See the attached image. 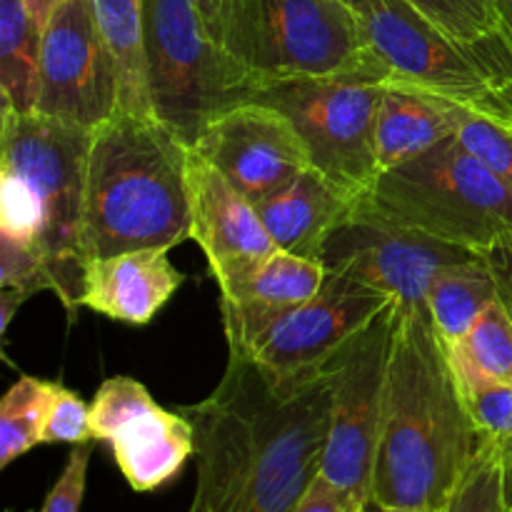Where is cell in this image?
I'll use <instances>...</instances> for the list:
<instances>
[{
  "label": "cell",
  "instance_id": "23",
  "mask_svg": "<svg viewBox=\"0 0 512 512\" xmlns=\"http://www.w3.org/2000/svg\"><path fill=\"white\" fill-rule=\"evenodd\" d=\"M40 35L25 0H0V110L33 113L40 88Z\"/></svg>",
  "mask_w": 512,
  "mask_h": 512
},
{
  "label": "cell",
  "instance_id": "36",
  "mask_svg": "<svg viewBox=\"0 0 512 512\" xmlns=\"http://www.w3.org/2000/svg\"><path fill=\"white\" fill-rule=\"evenodd\" d=\"M25 3H28L30 15H33V20L38 23V28L43 30L45 23H48L50 13H53L63 0H25Z\"/></svg>",
  "mask_w": 512,
  "mask_h": 512
},
{
  "label": "cell",
  "instance_id": "10",
  "mask_svg": "<svg viewBox=\"0 0 512 512\" xmlns=\"http://www.w3.org/2000/svg\"><path fill=\"white\" fill-rule=\"evenodd\" d=\"M398 300L355 335L335 363L333 413L320 475L353 498L358 508L373 503V475L383 425L385 380L393 345Z\"/></svg>",
  "mask_w": 512,
  "mask_h": 512
},
{
  "label": "cell",
  "instance_id": "11",
  "mask_svg": "<svg viewBox=\"0 0 512 512\" xmlns=\"http://www.w3.org/2000/svg\"><path fill=\"white\" fill-rule=\"evenodd\" d=\"M390 303L395 300L380 290L328 273L313 298L270 325L243 355L273 388H300L328 373L355 335Z\"/></svg>",
  "mask_w": 512,
  "mask_h": 512
},
{
  "label": "cell",
  "instance_id": "35",
  "mask_svg": "<svg viewBox=\"0 0 512 512\" xmlns=\"http://www.w3.org/2000/svg\"><path fill=\"white\" fill-rule=\"evenodd\" d=\"M495 443V440H493ZM500 450V468H503V498L505 508H512V438L498 443Z\"/></svg>",
  "mask_w": 512,
  "mask_h": 512
},
{
  "label": "cell",
  "instance_id": "29",
  "mask_svg": "<svg viewBox=\"0 0 512 512\" xmlns=\"http://www.w3.org/2000/svg\"><path fill=\"white\" fill-rule=\"evenodd\" d=\"M460 393L480 438L495 443L512 438V383L473 385Z\"/></svg>",
  "mask_w": 512,
  "mask_h": 512
},
{
  "label": "cell",
  "instance_id": "41",
  "mask_svg": "<svg viewBox=\"0 0 512 512\" xmlns=\"http://www.w3.org/2000/svg\"><path fill=\"white\" fill-rule=\"evenodd\" d=\"M373 512H415V510H393V508H380V505H370Z\"/></svg>",
  "mask_w": 512,
  "mask_h": 512
},
{
  "label": "cell",
  "instance_id": "12",
  "mask_svg": "<svg viewBox=\"0 0 512 512\" xmlns=\"http://www.w3.org/2000/svg\"><path fill=\"white\" fill-rule=\"evenodd\" d=\"M475 255L480 253L385 218L360 193L348 218L325 240L320 263L330 275L368 285L398 303L425 305L435 275Z\"/></svg>",
  "mask_w": 512,
  "mask_h": 512
},
{
  "label": "cell",
  "instance_id": "8",
  "mask_svg": "<svg viewBox=\"0 0 512 512\" xmlns=\"http://www.w3.org/2000/svg\"><path fill=\"white\" fill-rule=\"evenodd\" d=\"M143 13L153 115L195 145L210 120L245 100L243 80L198 0H143Z\"/></svg>",
  "mask_w": 512,
  "mask_h": 512
},
{
  "label": "cell",
  "instance_id": "25",
  "mask_svg": "<svg viewBox=\"0 0 512 512\" xmlns=\"http://www.w3.org/2000/svg\"><path fill=\"white\" fill-rule=\"evenodd\" d=\"M58 383L23 375L3 395L0 403V468H8L20 455L30 453L43 443V430L48 423Z\"/></svg>",
  "mask_w": 512,
  "mask_h": 512
},
{
  "label": "cell",
  "instance_id": "34",
  "mask_svg": "<svg viewBox=\"0 0 512 512\" xmlns=\"http://www.w3.org/2000/svg\"><path fill=\"white\" fill-rule=\"evenodd\" d=\"M23 295L15 293V290H0V335H8L10 320H13L15 310L23 303Z\"/></svg>",
  "mask_w": 512,
  "mask_h": 512
},
{
  "label": "cell",
  "instance_id": "30",
  "mask_svg": "<svg viewBox=\"0 0 512 512\" xmlns=\"http://www.w3.org/2000/svg\"><path fill=\"white\" fill-rule=\"evenodd\" d=\"M93 428H90V405H85L73 390L58 383L53 405H50L48 423L43 430V445L68 443L83 445L93 443Z\"/></svg>",
  "mask_w": 512,
  "mask_h": 512
},
{
  "label": "cell",
  "instance_id": "15",
  "mask_svg": "<svg viewBox=\"0 0 512 512\" xmlns=\"http://www.w3.org/2000/svg\"><path fill=\"white\" fill-rule=\"evenodd\" d=\"M250 203H260L308 170L310 153L288 115L258 100H240L210 120L195 145Z\"/></svg>",
  "mask_w": 512,
  "mask_h": 512
},
{
  "label": "cell",
  "instance_id": "5",
  "mask_svg": "<svg viewBox=\"0 0 512 512\" xmlns=\"http://www.w3.org/2000/svg\"><path fill=\"white\" fill-rule=\"evenodd\" d=\"M243 428L248 508L293 512L323 468L333 413L335 365L300 388L280 390L243 353H230L220 380Z\"/></svg>",
  "mask_w": 512,
  "mask_h": 512
},
{
  "label": "cell",
  "instance_id": "33",
  "mask_svg": "<svg viewBox=\"0 0 512 512\" xmlns=\"http://www.w3.org/2000/svg\"><path fill=\"white\" fill-rule=\"evenodd\" d=\"M483 255L488 260L490 270H493L495 283H498L500 303L505 305V310H508L512 318V238L500 245H493Z\"/></svg>",
  "mask_w": 512,
  "mask_h": 512
},
{
  "label": "cell",
  "instance_id": "1",
  "mask_svg": "<svg viewBox=\"0 0 512 512\" xmlns=\"http://www.w3.org/2000/svg\"><path fill=\"white\" fill-rule=\"evenodd\" d=\"M93 130L0 110V290L83 303L85 165Z\"/></svg>",
  "mask_w": 512,
  "mask_h": 512
},
{
  "label": "cell",
  "instance_id": "13",
  "mask_svg": "<svg viewBox=\"0 0 512 512\" xmlns=\"http://www.w3.org/2000/svg\"><path fill=\"white\" fill-rule=\"evenodd\" d=\"M118 110V70L95 23L93 0H63L40 35L35 113L95 130Z\"/></svg>",
  "mask_w": 512,
  "mask_h": 512
},
{
  "label": "cell",
  "instance_id": "16",
  "mask_svg": "<svg viewBox=\"0 0 512 512\" xmlns=\"http://www.w3.org/2000/svg\"><path fill=\"white\" fill-rule=\"evenodd\" d=\"M190 238L200 245L215 283L260 263L278 250L250 203L213 163L190 148Z\"/></svg>",
  "mask_w": 512,
  "mask_h": 512
},
{
  "label": "cell",
  "instance_id": "43",
  "mask_svg": "<svg viewBox=\"0 0 512 512\" xmlns=\"http://www.w3.org/2000/svg\"><path fill=\"white\" fill-rule=\"evenodd\" d=\"M505 512H512V508H508V510H505Z\"/></svg>",
  "mask_w": 512,
  "mask_h": 512
},
{
  "label": "cell",
  "instance_id": "4",
  "mask_svg": "<svg viewBox=\"0 0 512 512\" xmlns=\"http://www.w3.org/2000/svg\"><path fill=\"white\" fill-rule=\"evenodd\" d=\"M215 38L245 88L293 78L373 75L388 80L343 0H223Z\"/></svg>",
  "mask_w": 512,
  "mask_h": 512
},
{
  "label": "cell",
  "instance_id": "38",
  "mask_svg": "<svg viewBox=\"0 0 512 512\" xmlns=\"http://www.w3.org/2000/svg\"><path fill=\"white\" fill-rule=\"evenodd\" d=\"M500 15H503V28L512 40V0H500Z\"/></svg>",
  "mask_w": 512,
  "mask_h": 512
},
{
  "label": "cell",
  "instance_id": "19",
  "mask_svg": "<svg viewBox=\"0 0 512 512\" xmlns=\"http://www.w3.org/2000/svg\"><path fill=\"white\" fill-rule=\"evenodd\" d=\"M360 190L310 165L293 183L255 203L265 230L280 250L318 260L325 240L355 208Z\"/></svg>",
  "mask_w": 512,
  "mask_h": 512
},
{
  "label": "cell",
  "instance_id": "22",
  "mask_svg": "<svg viewBox=\"0 0 512 512\" xmlns=\"http://www.w3.org/2000/svg\"><path fill=\"white\" fill-rule=\"evenodd\" d=\"M493 300H498V283L483 253L440 270L425 298L440 343H458Z\"/></svg>",
  "mask_w": 512,
  "mask_h": 512
},
{
  "label": "cell",
  "instance_id": "40",
  "mask_svg": "<svg viewBox=\"0 0 512 512\" xmlns=\"http://www.w3.org/2000/svg\"><path fill=\"white\" fill-rule=\"evenodd\" d=\"M188 512H213V510H210L208 505H205L200 498H193V503H190V510Z\"/></svg>",
  "mask_w": 512,
  "mask_h": 512
},
{
  "label": "cell",
  "instance_id": "14",
  "mask_svg": "<svg viewBox=\"0 0 512 512\" xmlns=\"http://www.w3.org/2000/svg\"><path fill=\"white\" fill-rule=\"evenodd\" d=\"M93 438L110 445L135 493H153L178 478L195 455V428L185 413L160 408L140 380L108 378L90 403Z\"/></svg>",
  "mask_w": 512,
  "mask_h": 512
},
{
  "label": "cell",
  "instance_id": "3",
  "mask_svg": "<svg viewBox=\"0 0 512 512\" xmlns=\"http://www.w3.org/2000/svg\"><path fill=\"white\" fill-rule=\"evenodd\" d=\"M190 145L155 115L118 110L93 130L85 165L88 263L190 238Z\"/></svg>",
  "mask_w": 512,
  "mask_h": 512
},
{
  "label": "cell",
  "instance_id": "26",
  "mask_svg": "<svg viewBox=\"0 0 512 512\" xmlns=\"http://www.w3.org/2000/svg\"><path fill=\"white\" fill-rule=\"evenodd\" d=\"M500 450L493 440H483L463 478L438 512H505Z\"/></svg>",
  "mask_w": 512,
  "mask_h": 512
},
{
  "label": "cell",
  "instance_id": "18",
  "mask_svg": "<svg viewBox=\"0 0 512 512\" xmlns=\"http://www.w3.org/2000/svg\"><path fill=\"white\" fill-rule=\"evenodd\" d=\"M185 275L165 248H140L93 258L85 268L83 303L93 313L128 325H148L183 285Z\"/></svg>",
  "mask_w": 512,
  "mask_h": 512
},
{
  "label": "cell",
  "instance_id": "17",
  "mask_svg": "<svg viewBox=\"0 0 512 512\" xmlns=\"http://www.w3.org/2000/svg\"><path fill=\"white\" fill-rule=\"evenodd\" d=\"M325 278L328 270L323 263L278 248L260 263L218 283L230 353H245L270 325L313 298Z\"/></svg>",
  "mask_w": 512,
  "mask_h": 512
},
{
  "label": "cell",
  "instance_id": "31",
  "mask_svg": "<svg viewBox=\"0 0 512 512\" xmlns=\"http://www.w3.org/2000/svg\"><path fill=\"white\" fill-rule=\"evenodd\" d=\"M93 455V445H73L63 473L58 475L55 485L50 488L43 508L38 512H80L85 495V480H88V465Z\"/></svg>",
  "mask_w": 512,
  "mask_h": 512
},
{
  "label": "cell",
  "instance_id": "28",
  "mask_svg": "<svg viewBox=\"0 0 512 512\" xmlns=\"http://www.w3.org/2000/svg\"><path fill=\"white\" fill-rule=\"evenodd\" d=\"M455 138L512 188V123L470 110Z\"/></svg>",
  "mask_w": 512,
  "mask_h": 512
},
{
  "label": "cell",
  "instance_id": "6",
  "mask_svg": "<svg viewBox=\"0 0 512 512\" xmlns=\"http://www.w3.org/2000/svg\"><path fill=\"white\" fill-rule=\"evenodd\" d=\"M363 200L395 223L475 253L512 238V188L455 135L383 170Z\"/></svg>",
  "mask_w": 512,
  "mask_h": 512
},
{
  "label": "cell",
  "instance_id": "9",
  "mask_svg": "<svg viewBox=\"0 0 512 512\" xmlns=\"http://www.w3.org/2000/svg\"><path fill=\"white\" fill-rule=\"evenodd\" d=\"M385 80L373 75H323L258 85L250 100L288 115L310 153V163L355 190L380 175L375 123Z\"/></svg>",
  "mask_w": 512,
  "mask_h": 512
},
{
  "label": "cell",
  "instance_id": "24",
  "mask_svg": "<svg viewBox=\"0 0 512 512\" xmlns=\"http://www.w3.org/2000/svg\"><path fill=\"white\" fill-rule=\"evenodd\" d=\"M460 388L512 383V318L498 300L453 345H443Z\"/></svg>",
  "mask_w": 512,
  "mask_h": 512
},
{
  "label": "cell",
  "instance_id": "7",
  "mask_svg": "<svg viewBox=\"0 0 512 512\" xmlns=\"http://www.w3.org/2000/svg\"><path fill=\"white\" fill-rule=\"evenodd\" d=\"M360 20L365 43L388 80L512 123V40L505 28L463 43L405 0H370Z\"/></svg>",
  "mask_w": 512,
  "mask_h": 512
},
{
  "label": "cell",
  "instance_id": "42",
  "mask_svg": "<svg viewBox=\"0 0 512 512\" xmlns=\"http://www.w3.org/2000/svg\"><path fill=\"white\" fill-rule=\"evenodd\" d=\"M360 512H373V508H370V505H368V508H365V510H360Z\"/></svg>",
  "mask_w": 512,
  "mask_h": 512
},
{
  "label": "cell",
  "instance_id": "32",
  "mask_svg": "<svg viewBox=\"0 0 512 512\" xmlns=\"http://www.w3.org/2000/svg\"><path fill=\"white\" fill-rule=\"evenodd\" d=\"M365 508H358L353 503L348 493L338 488V485L330 483L325 475H318V478L310 483V488L305 490V495L300 498V503L295 505L293 512H360Z\"/></svg>",
  "mask_w": 512,
  "mask_h": 512
},
{
  "label": "cell",
  "instance_id": "27",
  "mask_svg": "<svg viewBox=\"0 0 512 512\" xmlns=\"http://www.w3.org/2000/svg\"><path fill=\"white\" fill-rule=\"evenodd\" d=\"M450 38L475 43L503 28L500 0H405Z\"/></svg>",
  "mask_w": 512,
  "mask_h": 512
},
{
  "label": "cell",
  "instance_id": "21",
  "mask_svg": "<svg viewBox=\"0 0 512 512\" xmlns=\"http://www.w3.org/2000/svg\"><path fill=\"white\" fill-rule=\"evenodd\" d=\"M93 15L118 70L120 110L153 115L145 70L143 0H93Z\"/></svg>",
  "mask_w": 512,
  "mask_h": 512
},
{
  "label": "cell",
  "instance_id": "39",
  "mask_svg": "<svg viewBox=\"0 0 512 512\" xmlns=\"http://www.w3.org/2000/svg\"><path fill=\"white\" fill-rule=\"evenodd\" d=\"M343 3L345 5H350V8H353L355 10V13H363V10L365 8H368V5H370V0H343Z\"/></svg>",
  "mask_w": 512,
  "mask_h": 512
},
{
  "label": "cell",
  "instance_id": "20",
  "mask_svg": "<svg viewBox=\"0 0 512 512\" xmlns=\"http://www.w3.org/2000/svg\"><path fill=\"white\" fill-rule=\"evenodd\" d=\"M473 108L415 85L385 80L375 123V150L380 173L418 158L425 150L458 133Z\"/></svg>",
  "mask_w": 512,
  "mask_h": 512
},
{
  "label": "cell",
  "instance_id": "2",
  "mask_svg": "<svg viewBox=\"0 0 512 512\" xmlns=\"http://www.w3.org/2000/svg\"><path fill=\"white\" fill-rule=\"evenodd\" d=\"M480 445L428 305L398 303L370 505L438 512Z\"/></svg>",
  "mask_w": 512,
  "mask_h": 512
},
{
  "label": "cell",
  "instance_id": "37",
  "mask_svg": "<svg viewBox=\"0 0 512 512\" xmlns=\"http://www.w3.org/2000/svg\"><path fill=\"white\" fill-rule=\"evenodd\" d=\"M220 3H223V0H198L200 10H203V15H205V20H208V25H210V30H213V35H215V25H218Z\"/></svg>",
  "mask_w": 512,
  "mask_h": 512
}]
</instances>
